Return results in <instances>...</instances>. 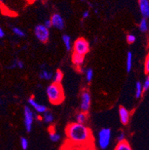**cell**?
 <instances>
[{
    "label": "cell",
    "instance_id": "1",
    "mask_svg": "<svg viewBox=\"0 0 149 150\" xmlns=\"http://www.w3.org/2000/svg\"><path fill=\"white\" fill-rule=\"evenodd\" d=\"M68 140L75 144L83 145L92 140V132L87 126L83 124L72 122L66 129Z\"/></svg>",
    "mask_w": 149,
    "mask_h": 150
},
{
    "label": "cell",
    "instance_id": "2",
    "mask_svg": "<svg viewBox=\"0 0 149 150\" xmlns=\"http://www.w3.org/2000/svg\"><path fill=\"white\" fill-rule=\"evenodd\" d=\"M46 95L49 102L53 105H59L64 101V89L61 84L52 83L46 88Z\"/></svg>",
    "mask_w": 149,
    "mask_h": 150
},
{
    "label": "cell",
    "instance_id": "3",
    "mask_svg": "<svg viewBox=\"0 0 149 150\" xmlns=\"http://www.w3.org/2000/svg\"><path fill=\"white\" fill-rule=\"evenodd\" d=\"M112 131L110 128H103L98 134V144L102 149H106L110 144Z\"/></svg>",
    "mask_w": 149,
    "mask_h": 150
},
{
    "label": "cell",
    "instance_id": "4",
    "mask_svg": "<svg viewBox=\"0 0 149 150\" xmlns=\"http://www.w3.org/2000/svg\"><path fill=\"white\" fill-rule=\"evenodd\" d=\"M73 52L84 56L90 51V44L84 38H78L73 43Z\"/></svg>",
    "mask_w": 149,
    "mask_h": 150
},
{
    "label": "cell",
    "instance_id": "5",
    "mask_svg": "<svg viewBox=\"0 0 149 150\" xmlns=\"http://www.w3.org/2000/svg\"><path fill=\"white\" fill-rule=\"evenodd\" d=\"M34 32H35V37L40 42L43 43H47L50 37V32H49V30L46 28L44 25L42 24L36 25L34 29Z\"/></svg>",
    "mask_w": 149,
    "mask_h": 150
},
{
    "label": "cell",
    "instance_id": "6",
    "mask_svg": "<svg viewBox=\"0 0 149 150\" xmlns=\"http://www.w3.org/2000/svg\"><path fill=\"white\" fill-rule=\"evenodd\" d=\"M35 121V113L33 112L29 106L24 108V124L27 132H31L32 130L33 123Z\"/></svg>",
    "mask_w": 149,
    "mask_h": 150
},
{
    "label": "cell",
    "instance_id": "7",
    "mask_svg": "<svg viewBox=\"0 0 149 150\" xmlns=\"http://www.w3.org/2000/svg\"><path fill=\"white\" fill-rule=\"evenodd\" d=\"M91 105V95L87 90H84L81 92V110L82 112L87 113L90 108Z\"/></svg>",
    "mask_w": 149,
    "mask_h": 150
},
{
    "label": "cell",
    "instance_id": "8",
    "mask_svg": "<svg viewBox=\"0 0 149 150\" xmlns=\"http://www.w3.org/2000/svg\"><path fill=\"white\" fill-rule=\"evenodd\" d=\"M51 22L52 26L58 30H63L65 27V22L64 18L59 13H54L51 17Z\"/></svg>",
    "mask_w": 149,
    "mask_h": 150
},
{
    "label": "cell",
    "instance_id": "9",
    "mask_svg": "<svg viewBox=\"0 0 149 150\" xmlns=\"http://www.w3.org/2000/svg\"><path fill=\"white\" fill-rule=\"evenodd\" d=\"M28 102L30 106L35 109V110L37 112V114H44L45 112L47 111V107L44 105L40 104L35 100V99L34 97H30L28 99Z\"/></svg>",
    "mask_w": 149,
    "mask_h": 150
},
{
    "label": "cell",
    "instance_id": "10",
    "mask_svg": "<svg viewBox=\"0 0 149 150\" xmlns=\"http://www.w3.org/2000/svg\"><path fill=\"white\" fill-rule=\"evenodd\" d=\"M119 115L120 121L123 125H125L128 124L131 117V113L124 106H120L119 108Z\"/></svg>",
    "mask_w": 149,
    "mask_h": 150
},
{
    "label": "cell",
    "instance_id": "11",
    "mask_svg": "<svg viewBox=\"0 0 149 150\" xmlns=\"http://www.w3.org/2000/svg\"><path fill=\"white\" fill-rule=\"evenodd\" d=\"M139 11L143 16V18H149V1L148 0H139Z\"/></svg>",
    "mask_w": 149,
    "mask_h": 150
},
{
    "label": "cell",
    "instance_id": "12",
    "mask_svg": "<svg viewBox=\"0 0 149 150\" xmlns=\"http://www.w3.org/2000/svg\"><path fill=\"white\" fill-rule=\"evenodd\" d=\"M72 61L73 63V64L78 69H79V68L82 67V65L84 64V56L81 55L79 54H77V53L73 52L72 54Z\"/></svg>",
    "mask_w": 149,
    "mask_h": 150
},
{
    "label": "cell",
    "instance_id": "13",
    "mask_svg": "<svg viewBox=\"0 0 149 150\" xmlns=\"http://www.w3.org/2000/svg\"><path fill=\"white\" fill-rule=\"evenodd\" d=\"M39 78L41 79L49 81V80L52 79L53 73L46 69H41L40 73H39Z\"/></svg>",
    "mask_w": 149,
    "mask_h": 150
},
{
    "label": "cell",
    "instance_id": "14",
    "mask_svg": "<svg viewBox=\"0 0 149 150\" xmlns=\"http://www.w3.org/2000/svg\"><path fill=\"white\" fill-rule=\"evenodd\" d=\"M62 40L64 43V46H65V48L66 50V51L69 52L71 51V50L72 49V39H71V37L69 35H64L62 36Z\"/></svg>",
    "mask_w": 149,
    "mask_h": 150
},
{
    "label": "cell",
    "instance_id": "15",
    "mask_svg": "<svg viewBox=\"0 0 149 150\" xmlns=\"http://www.w3.org/2000/svg\"><path fill=\"white\" fill-rule=\"evenodd\" d=\"M114 150H133L131 148V145L127 140L125 141L119 142L117 144L116 147H115Z\"/></svg>",
    "mask_w": 149,
    "mask_h": 150
},
{
    "label": "cell",
    "instance_id": "16",
    "mask_svg": "<svg viewBox=\"0 0 149 150\" xmlns=\"http://www.w3.org/2000/svg\"><path fill=\"white\" fill-rule=\"evenodd\" d=\"M133 67V54L131 51L128 52L126 58V69L128 73H130Z\"/></svg>",
    "mask_w": 149,
    "mask_h": 150
},
{
    "label": "cell",
    "instance_id": "17",
    "mask_svg": "<svg viewBox=\"0 0 149 150\" xmlns=\"http://www.w3.org/2000/svg\"><path fill=\"white\" fill-rule=\"evenodd\" d=\"M63 79H64V73H63L62 71L60 70V69H57L55 73L53 74V83H55V84H61Z\"/></svg>",
    "mask_w": 149,
    "mask_h": 150
},
{
    "label": "cell",
    "instance_id": "18",
    "mask_svg": "<svg viewBox=\"0 0 149 150\" xmlns=\"http://www.w3.org/2000/svg\"><path fill=\"white\" fill-rule=\"evenodd\" d=\"M76 122L77 123L79 124H83L84 125L86 122L87 120V113H84V112H79L76 114Z\"/></svg>",
    "mask_w": 149,
    "mask_h": 150
},
{
    "label": "cell",
    "instance_id": "19",
    "mask_svg": "<svg viewBox=\"0 0 149 150\" xmlns=\"http://www.w3.org/2000/svg\"><path fill=\"white\" fill-rule=\"evenodd\" d=\"M135 96L136 99H140L143 96V85L140 81H137L136 83V86H135Z\"/></svg>",
    "mask_w": 149,
    "mask_h": 150
},
{
    "label": "cell",
    "instance_id": "20",
    "mask_svg": "<svg viewBox=\"0 0 149 150\" xmlns=\"http://www.w3.org/2000/svg\"><path fill=\"white\" fill-rule=\"evenodd\" d=\"M139 29L141 32H147L148 30V20L146 19L143 18L140 22H139Z\"/></svg>",
    "mask_w": 149,
    "mask_h": 150
},
{
    "label": "cell",
    "instance_id": "21",
    "mask_svg": "<svg viewBox=\"0 0 149 150\" xmlns=\"http://www.w3.org/2000/svg\"><path fill=\"white\" fill-rule=\"evenodd\" d=\"M61 138V136L59 133H57V132L54 130H50L49 132V139L54 143L58 142Z\"/></svg>",
    "mask_w": 149,
    "mask_h": 150
},
{
    "label": "cell",
    "instance_id": "22",
    "mask_svg": "<svg viewBox=\"0 0 149 150\" xmlns=\"http://www.w3.org/2000/svg\"><path fill=\"white\" fill-rule=\"evenodd\" d=\"M43 120L46 123H52L54 121V116L50 111L47 110L43 114Z\"/></svg>",
    "mask_w": 149,
    "mask_h": 150
},
{
    "label": "cell",
    "instance_id": "23",
    "mask_svg": "<svg viewBox=\"0 0 149 150\" xmlns=\"http://www.w3.org/2000/svg\"><path fill=\"white\" fill-rule=\"evenodd\" d=\"M12 31H13V33L16 36L19 37V38H24L25 36V31H23V29L21 28H18V27H13L12 28Z\"/></svg>",
    "mask_w": 149,
    "mask_h": 150
},
{
    "label": "cell",
    "instance_id": "24",
    "mask_svg": "<svg viewBox=\"0 0 149 150\" xmlns=\"http://www.w3.org/2000/svg\"><path fill=\"white\" fill-rule=\"evenodd\" d=\"M93 70L92 68H88L85 70V76H86V80L87 82H90L93 79Z\"/></svg>",
    "mask_w": 149,
    "mask_h": 150
},
{
    "label": "cell",
    "instance_id": "25",
    "mask_svg": "<svg viewBox=\"0 0 149 150\" xmlns=\"http://www.w3.org/2000/svg\"><path fill=\"white\" fill-rule=\"evenodd\" d=\"M20 146L23 150H27L28 148V140L25 137H23L20 138Z\"/></svg>",
    "mask_w": 149,
    "mask_h": 150
},
{
    "label": "cell",
    "instance_id": "26",
    "mask_svg": "<svg viewBox=\"0 0 149 150\" xmlns=\"http://www.w3.org/2000/svg\"><path fill=\"white\" fill-rule=\"evenodd\" d=\"M144 69H145V74L149 75V52L148 53L147 56H146L145 58V60Z\"/></svg>",
    "mask_w": 149,
    "mask_h": 150
},
{
    "label": "cell",
    "instance_id": "27",
    "mask_svg": "<svg viewBox=\"0 0 149 150\" xmlns=\"http://www.w3.org/2000/svg\"><path fill=\"white\" fill-rule=\"evenodd\" d=\"M143 85V92L145 91H147L149 89V75H147L146 78L145 79L144 81L142 84Z\"/></svg>",
    "mask_w": 149,
    "mask_h": 150
},
{
    "label": "cell",
    "instance_id": "28",
    "mask_svg": "<svg viewBox=\"0 0 149 150\" xmlns=\"http://www.w3.org/2000/svg\"><path fill=\"white\" fill-rule=\"evenodd\" d=\"M126 40L129 44H132V43H135L136 40V38L134 35L133 34H128L126 37Z\"/></svg>",
    "mask_w": 149,
    "mask_h": 150
},
{
    "label": "cell",
    "instance_id": "29",
    "mask_svg": "<svg viewBox=\"0 0 149 150\" xmlns=\"http://www.w3.org/2000/svg\"><path fill=\"white\" fill-rule=\"evenodd\" d=\"M125 134L124 132H119L117 135V141L118 143L119 142L125 141Z\"/></svg>",
    "mask_w": 149,
    "mask_h": 150
},
{
    "label": "cell",
    "instance_id": "30",
    "mask_svg": "<svg viewBox=\"0 0 149 150\" xmlns=\"http://www.w3.org/2000/svg\"><path fill=\"white\" fill-rule=\"evenodd\" d=\"M16 67L19 69H23L24 68V63L21 60H16Z\"/></svg>",
    "mask_w": 149,
    "mask_h": 150
},
{
    "label": "cell",
    "instance_id": "31",
    "mask_svg": "<svg viewBox=\"0 0 149 150\" xmlns=\"http://www.w3.org/2000/svg\"><path fill=\"white\" fill-rule=\"evenodd\" d=\"M43 25H44L46 28H48V29L51 28V27H52V24L51 20H50V19H48V20H46V21H45Z\"/></svg>",
    "mask_w": 149,
    "mask_h": 150
},
{
    "label": "cell",
    "instance_id": "32",
    "mask_svg": "<svg viewBox=\"0 0 149 150\" xmlns=\"http://www.w3.org/2000/svg\"><path fill=\"white\" fill-rule=\"evenodd\" d=\"M89 17H90V11L88 10L84 11L83 12V13H82V17H83V19H87Z\"/></svg>",
    "mask_w": 149,
    "mask_h": 150
},
{
    "label": "cell",
    "instance_id": "33",
    "mask_svg": "<svg viewBox=\"0 0 149 150\" xmlns=\"http://www.w3.org/2000/svg\"><path fill=\"white\" fill-rule=\"evenodd\" d=\"M15 67H16V60H15V61H13V63H12L11 65H10V66H8V69H14Z\"/></svg>",
    "mask_w": 149,
    "mask_h": 150
},
{
    "label": "cell",
    "instance_id": "34",
    "mask_svg": "<svg viewBox=\"0 0 149 150\" xmlns=\"http://www.w3.org/2000/svg\"><path fill=\"white\" fill-rule=\"evenodd\" d=\"M5 37V31L2 29V27H0V38H2Z\"/></svg>",
    "mask_w": 149,
    "mask_h": 150
},
{
    "label": "cell",
    "instance_id": "35",
    "mask_svg": "<svg viewBox=\"0 0 149 150\" xmlns=\"http://www.w3.org/2000/svg\"><path fill=\"white\" fill-rule=\"evenodd\" d=\"M41 119L40 116H38V114H35V120H40Z\"/></svg>",
    "mask_w": 149,
    "mask_h": 150
},
{
    "label": "cell",
    "instance_id": "36",
    "mask_svg": "<svg viewBox=\"0 0 149 150\" xmlns=\"http://www.w3.org/2000/svg\"><path fill=\"white\" fill-rule=\"evenodd\" d=\"M2 100H1V99H0V105H2Z\"/></svg>",
    "mask_w": 149,
    "mask_h": 150
}]
</instances>
